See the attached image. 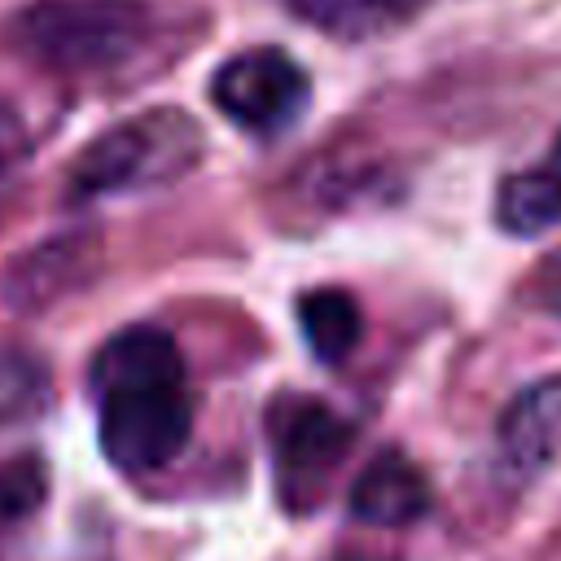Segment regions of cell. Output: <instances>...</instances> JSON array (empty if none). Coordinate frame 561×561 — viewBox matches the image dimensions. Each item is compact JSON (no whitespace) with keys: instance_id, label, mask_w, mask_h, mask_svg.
Instances as JSON below:
<instances>
[{"instance_id":"obj_1","label":"cell","mask_w":561,"mask_h":561,"mask_svg":"<svg viewBox=\"0 0 561 561\" xmlns=\"http://www.w3.org/2000/svg\"><path fill=\"white\" fill-rule=\"evenodd\" d=\"M101 403V451L123 473H149L180 456L193 430L184 364L162 329L136 324L114 333L92 359Z\"/></svg>"},{"instance_id":"obj_2","label":"cell","mask_w":561,"mask_h":561,"mask_svg":"<svg viewBox=\"0 0 561 561\" xmlns=\"http://www.w3.org/2000/svg\"><path fill=\"white\" fill-rule=\"evenodd\" d=\"M9 39L48 75H105L153 39V9L145 0H35L13 18Z\"/></svg>"},{"instance_id":"obj_3","label":"cell","mask_w":561,"mask_h":561,"mask_svg":"<svg viewBox=\"0 0 561 561\" xmlns=\"http://www.w3.org/2000/svg\"><path fill=\"white\" fill-rule=\"evenodd\" d=\"M202 131L184 110H149L110 131H101L70 167L75 197H110L136 193L175 180L197 162Z\"/></svg>"},{"instance_id":"obj_4","label":"cell","mask_w":561,"mask_h":561,"mask_svg":"<svg viewBox=\"0 0 561 561\" xmlns=\"http://www.w3.org/2000/svg\"><path fill=\"white\" fill-rule=\"evenodd\" d=\"M210 96L237 127L272 136L302 114L307 70L280 48H245L215 70Z\"/></svg>"},{"instance_id":"obj_5","label":"cell","mask_w":561,"mask_h":561,"mask_svg":"<svg viewBox=\"0 0 561 561\" xmlns=\"http://www.w3.org/2000/svg\"><path fill=\"white\" fill-rule=\"evenodd\" d=\"M561 451V377H543L526 386L500 416L495 456L508 482L539 478Z\"/></svg>"},{"instance_id":"obj_6","label":"cell","mask_w":561,"mask_h":561,"mask_svg":"<svg viewBox=\"0 0 561 561\" xmlns=\"http://www.w3.org/2000/svg\"><path fill=\"white\" fill-rule=\"evenodd\" d=\"M272 443H276V469L285 482H316L324 478L351 447V425L316 403V399H294L285 412H276L272 425Z\"/></svg>"},{"instance_id":"obj_7","label":"cell","mask_w":561,"mask_h":561,"mask_svg":"<svg viewBox=\"0 0 561 561\" xmlns=\"http://www.w3.org/2000/svg\"><path fill=\"white\" fill-rule=\"evenodd\" d=\"M425 508H430V482L399 451H381L355 478V486H351V517L355 522H368V526H381V530L408 526Z\"/></svg>"},{"instance_id":"obj_8","label":"cell","mask_w":561,"mask_h":561,"mask_svg":"<svg viewBox=\"0 0 561 561\" xmlns=\"http://www.w3.org/2000/svg\"><path fill=\"white\" fill-rule=\"evenodd\" d=\"M495 219H500V228H508L517 237H539L561 224V140L552 145V153L543 162H535L500 184Z\"/></svg>"},{"instance_id":"obj_9","label":"cell","mask_w":561,"mask_h":561,"mask_svg":"<svg viewBox=\"0 0 561 561\" xmlns=\"http://www.w3.org/2000/svg\"><path fill=\"white\" fill-rule=\"evenodd\" d=\"M298 324H302L307 346L324 364L346 359L355 351L359 333H364L359 307H355V298L346 289H311V294H302L298 298Z\"/></svg>"},{"instance_id":"obj_10","label":"cell","mask_w":561,"mask_h":561,"mask_svg":"<svg viewBox=\"0 0 561 561\" xmlns=\"http://www.w3.org/2000/svg\"><path fill=\"white\" fill-rule=\"evenodd\" d=\"M289 9L333 35H373L394 22L386 0H289Z\"/></svg>"},{"instance_id":"obj_11","label":"cell","mask_w":561,"mask_h":561,"mask_svg":"<svg viewBox=\"0 0 561 561\" xmlns=\"http://www.w3.org/2000/svg\"><path fill=\"white\" fill-rule=\"evenodd\" d=\"M44 399V377L35 364H26L22 355H4L0 359V416H22L31 408H39Z\"/></svg>"},{"instance_id":"obj_12","label":"cell","mask_w":561,"mask_h":561,"mask_svg":"<svg viewBox=\"0 0 561 561\" xmlns=\"http://www.w3.org/2000/svg\"><path fill=\"white\" fill-rule=\"evenodd\" d=\"M44 500V469L39 460H13L0 469V513L22 517Z\"/></svg>"},{"instance_id":"obj_13","label":"cell","mask_w":561,"mask_h":561,"mask_svg":"<svg viewBox=\"0 0 561 561\" xmlns=\"http://www.w3.org/2000/svg\"><path fill=\"white\" fill-rule=\"evenodd\" d=\"M535 302L548 311H561V250L535 272Z\"/></svg>"},{"instance_id":"obj_14","label":"cell","mask_w":561,"mask_h":561,"mask_svg":"<svg viewBox=\"0 0 561 561\" xmlns=\"http://www.w3.org/2000/svg\"><path fill=\"white\" fill-rule=\"evenodd\" d=\"M18 153H22V123H18L9 110H0V184H4V175L13 171Z\"/></svg>"},{"instance_id":"obj_15","label":"cell","mask_w":561,"mask_h":561,"mask_svg":"<svg viewBox=\"0 0 561 561\" xmlns=\"http://www.w3.org/2000/svg\"><path fill=\"white\" fill-rule=\"evenodd\" d=\"M386 4H390V13H394V18H399V13H403V9H408V4H421V0H386Z\"/></svg>"}]
</instances>
